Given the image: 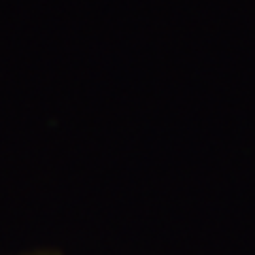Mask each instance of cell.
Masks as SVG:
<instances>
[{"mask_svg":"<svg viewBox=\"0 0 255 255\" xmlns=\"http://www.w3.org/2000/svg\"><path fill=\"white\" fill-rule=\"evenodd\" d=\"M19 255H62V251L58 249H34V251H26Z\"/></svg>","mask_w":255,"mask_h":255,"instance_id":"obj_1","label":"cell"}]
</instances>
